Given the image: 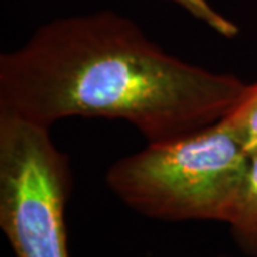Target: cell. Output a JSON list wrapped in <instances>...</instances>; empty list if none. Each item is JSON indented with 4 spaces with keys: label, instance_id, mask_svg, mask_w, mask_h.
<instances>
[{
    "label": "cell",
    "instance_id": "1",
    "mask_svg": "<svg viewBox=\"0 0 257 257\" xmlns=\"http://www.w3.org/2000/svg\"><path fill=\"white\" fill-rule=\"evenodd\" d=\"M246 87L166 52L113 10L53 19L0 55V113L50 128L70 117L123 120L147 143L220 121Z\"/></svg>",
    "mask_w": 257,
    "mask_h": 257
},
{
    "label": "cell",
    "instance_id": "6",
    "mask_svg": "<svg viewBox=\"0 0 257 257\" xmlns=\"http://www.w3.org/2000/svg\"><path fill=\"white\" fill-rule=\"evenodd\" d=\"M170 2L180 9H183L186 13H189L192 18L197 22L203 23L206 28H209L216 35L224 37V39H236L239 36V26L226 18L223 13L213 8L209 0H166Z\"/></svg>",
    "mask_w": 257,
    "mask_h": 257
},
{
    "label": "cell",
    "instance_id": "7",
    "mask_svg": "<svg viewBox=\"0 0 257 257\" xmlns=\"http://www.w3.org/2000/svg\"><path fill=\"white\" fill-rule=\"evenodd\" d=\"M217 257H229L227 254H220V256H217Z\"/></svg>",
    "mask_w": 257,
    "mask_h": 257
},
{
    "label": "cell",
    "instance_id": "3",
    "mask_svg": "<svg viewBox=\"0 0 257 257\" xmlns=\"http://www.w3.org/2000/svg\"><path fill=\"white\" fill-rule=\"evenodd\" d=\"M69 157L50 127L0 113V229L15 257H70Z\"/></svg>",
    "mask_w": 257,
    "mask_h": 257
},
{
    "label": "cell",
    "instance_id": "2",
    "mask_svg": "<svg viewBox=\"0 0 257 257\" xmlns=\"http://www.w3.org/2000/svg\"><path fill=\"white\" fill-rule=\"evenodd\" d=\"M250 159L237 138L217 121L120 157L104 180L120 202L147 219L229 224L239 209Z\"/></svg>",
    "mask_w": 257,
    "mask_h": 257
},
{
    "label": "cell",
    "instance_id": "4",
    "mask_svg": "<svg viewBox=\"0 0 257 257\" xmlns=\"http://www.w3.org/2000/svg\"><path fill=\"white\" fill-rule=\"evenodd\" d=\"M227 226L240 251L247 257H257V153L250 159L239 209Z\"/></svg>",
    "mask_w": 257,
    "mask_h": 257
},
{
    "label": "cell",
    "instance_id": "5",
    "mask_svg": "<svg viewBox=\"0 0 257 257\" xmlns=\"http://www.w3.org/2000/svg\"><path fill=\"white\" fill-rule=\"evenodd\" d=\"M237 138L250 157L257 153V82L247 87L236 106L220 120Z\"/></svg>",
    "mask_w": 257,
    "mask_h": 257
}]
</instances>
